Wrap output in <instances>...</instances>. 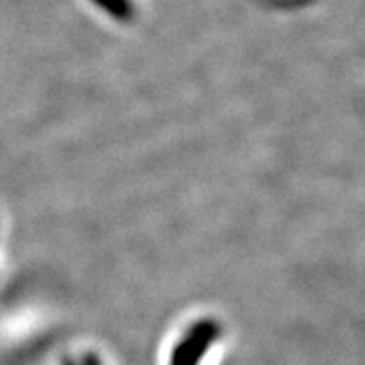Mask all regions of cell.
<instances>
[{
	"label": "cell",
	"mask_w": 365,
	"mask_h": 365,
	"mask_svg": "<svg viewBox=\"0 0 365 365\" xmlns=\"http://www.w3.org/2000/svg\"><path fill=\"white\" fill-rule=\"evenodd\" d=\"M215 339V328L200 327L175 349L172 365H197V360L207 351L209 343Z\"/></svg>",
	"instance_id": "cell-1"
},
{
	"label": "cell",
	"mask_w": 365,
	"mask_h": 365,
	"mask_svg": "<svg viewBox=\"0 0 365 365\" xmlns=\"http://www.w3.org/2000/svg\"><path fill=\"white\" fill-rule=\"evenodd\" d=\"M78 365H101V364H99V358L88 354V356H84V360H82V364H78Z\"/></svg>",
	"instance_id": "cell-2"
}]
</instances>
